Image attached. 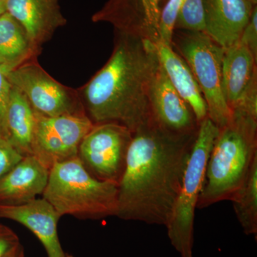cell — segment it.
<instances>
[{
  "label": "cell",
  "instance_id": "1",
  "mask_svg": "<svg viewBox=\"0 0 257 257\" xmlns=\"http://www.w3.org/2000/svg\"><path fill=\"white\" fill-rule=\"evenodd\" d=\"M197 132L173 133L152 119L133 134L118 184L116 217L166 226Z\"/></svg>",
  "mask_w": 257,
  "mask_h": 257
},
{
  "label": "cell",
  "instance_id": "2",
  "mask_svg": "<svg viewBox=\"0 0 257 257\" xmlns=\"http://www.w3.org/2000/svg\"><path fill=\"white\" fill-rule=\"evenodd\" d=\"M157 62L155 42L115 32L109 60L77 89L93 124L117 123L134 133L150 122L149 89Z\"/></svg>",
  "mask_w": 257,
  "mask_h": 257
},
{
  "label": "cell",
  "instance_id": "3",
  "mask_svg": "<svg viewBox=\"0 0 257 257\" xmlns=\"http://www.w3.org/2000/svg\"><path fill=\"white\" fill-rule=\"evenodd\" d=\"M256 160L257 118L234 109L213 145L197 208L229 200Z\"/></svg>",
  "mask_w": 257,
  "mask_h": 257
},
{
  "label": "cell",
  "instance_id": "4",
  "mask_svg": "<svg viewBox=\"0 0 257 257\" xmlns=\"http://www.w3.org/2000/svg\"><path fill=\"white\" fill-rule=\"evenodd\" d=\"M43 198L61 217L101 219L116 216L118 185L93 177L76 157L50 170Z\"/></svg>",
  "mask_w": 257,
  "mask_h": 257
},
{
  "label": "cell",
  "instance_id": "5",
  "mask_svg": "<svg viewBox=\"0 0 257 257\" xmlns=\"http://www.w3.org/2000/svg\"><path fill=\"white\" fill-rule=\"evenodd\" d=\"M219 128L209 117L199 123L180 190L166 228L171 244L180 257L193 256L194 224L206 168Z\"/></svg>",
  "mask_w": 257,
  "mask_h": 257
},
{
  "label": "cell",
  "instance_id": "6",
  "mask_svg": "<svg viewBox=\"0 0 257 257\" xmlns=\"http://www.w3.org/2000/svg\"><path fill=\"white\" fill-rule=\"evenodd\" d=\"M172 45L188 64L200 88L207 104L208 117L222 128L232 114L222 87L224 49L205 32L182 30H175Z\"/></svg>",
  "mask_w": 257,
  "mask_h": 257
},
{
  "label": "cell",
  "instance_id": "7",
  "mask_svg": "<svg viewBox=\"0 0 257 257\" xmlns=\"http://www.w3.org/2000/svg\"><path fill=\"white\" fill-rule=\"evenodd\" d=\"M6 76L37 114L46 116H86L77 89L56 80L37 60L20 66Z\"/></svg>",
  "mask_w": 257,
  "mask_h": 257
},
{
  "label": "cell",
  "instance_id": "8",
  "mask_svg": "<svg viewBox=\"0 0 257 257\" xmlns=\"http://www.w3.org/2000/svg\"><path fill=\"white\" fill-rule=\"evenodd\" d=\"M133 134L117 123L94 124L83 138L77 157L93 177L118 185L126 167Z\"/></svg>",
  "mask_w": 257,
  "mask_h": 257
},
{
  "label": "cell",
  "instance_id": "9",
  "mask_svg": "<svg viewBox=\"0 0 257 257\" xmlns=\"http://www.w3.org/2000/svg\"><path fill=\"white\" fill-rule=\"evenodd\" d=\"M93 126L87 116H46L35 112L32 155L50 170L55 164L77 157L83 138Z\"/></svg>",
  "mask_w": 257,
  "mask_h": 257
},
{
  "label": "cell",
  "instance_id": "10",
  "mask_svg": "<svg viewBox=\"0 0 257 257\" xmlns=\"http://www.w3.org/2000/svg\"><path fill=\"white\" fill-rule=\"evenodd\" d=\"M167 0H107L92 16L94 23L110 24L115 32L160 40V21Z\"/></svg>",
  "mask_w": 257,
  "mask_h": 257
},
{
  "label": "cell",
  "instance_id": "11",
  "mask_svg": "<svg viewBox=\"0 0 257 257\" xmlns=\"http://www.w3.org/2000/svg\"><path fill=\"white\" fill-rule=\"evenodd\" d=\"M257 60L242 44L224 49L222 87L231 111L241 109L257 118Z\"/></svg>",
  "mask_w": 257,
  "mask_h": 257
},
{
  "label": "cell",
  "instance_id": "12",
  "mask_svg": "<svg viewBox=\"0 0 257 257\" xmlns=\"http://www.w3.org/2000/svg\"><path fill=\"white\" fill-rule=\"evenodd\" d=\"M149 101L152 120L159 126L176 133L197 132L195 115L176 91L159 59L150 82Z\"/></svg>",
  "mask_w": 257,
  "mask_h": 257
},
{
  "label": "cell",
  "instance_id": "13",
  "mask_svg": "<svg viewBox=\"0 0 257 257\" xmlns=\"http://www.w3.org/2000/svg\"><path fill=\"white\" fill-rule=\"evenodd\" d=\"M0 218L17 221L30 230L43 245L47 257H67L57 231L61 216L44 198L20 205H0Z\"/></svg>",
  "mask_w": 257,
  "mask_h": 257
},
{
  "label": "cell",
  "instance_id": "14",
  "mask_svg": "<svg viewBox=\"0 0 257 257\" xmlns=\"http://www.w3.org/2000/svg\"><path fill=\"white\" fill-rule=\"evenodd\" d=\"M60 0H7L6 12L21 24L33 45L42 50L59 28L67 23Z\"/></svg>",
  "mask_w": 257,
  "mask_h": 257
},
{
  "label": "cell",
  "instance_id": "15",
  "mask_svg": "<svg viewBox=\"0 0 257 257\" xmlns=\"http://www.w3.org/2000/svg\"><path fill=\"white\" fill-rule=\"evenodd\" d=\"M204 5L205 33L224 49L239 42L256 6L249 0H204Z\"/></svg>",
  "mask_w": 257,
  "mask_h": 257
},
{
  "label": "cell",
  "instance_id": "16",
  "mask_svg": "<svg viewBox=\"0 0 257 257\" xmlns=\"http://www.w3.org/2000/svg\"><path fill=\"white\" fill-rule=\"evenodd\" d=\"M50 170L33 155L24 157L0 179V205H20L42 195Z\"/></svg>",
  "mask_w": 257,
  "mask_h": 257
},
{
  "label": "cell",
  "instance_id": "17",
  "mask_svg": "<svg viewBox=\"0 0 257 257\" xmlns=\"http://www.w3.org/2000/svg\"><path fill=\"white\" fill-rule=\"evenodd\" d=\"M155 43L161 65L176 91L190 106L199 124L208 116L207 106L188 64L172 45L160 40Z\"/></svg>",
  "mask_w": 257,
  "mask_h": 257
},
{
  "label": "cell",
  "instance_id": "18",
  "mask_svg": "<svg viewBox=\"0 0 257 257\" xmlns=\"http://www.w3.org/2000/svg\"><path fill=\"white\" fill-rule=\"evenodd\" d=\"M42 50L33 45L21 24L8 12L0 16V67L5 74L37 60Z\"/></svg>",
  "mask_w": 257,
  "mask_h": 257
},
{
  "label": "cell",
  "instance_id": "19",
  "mask_svg": "<svg viewBox=\"0 0 257 257\" xmlns=\"http://www.w3.org/2000/svg\"><path fill=\"white\" fill-rule=\"evenodd\" d=\"M35 112L28 99L12 85L7 126L11 145L23 157L32 155Z\"/></svg>",
  "mask_w": 257,
  "mask_h": 257
},
{
  "label": "cell",
  "instance_id": "20",
  "mask_svg": "<svg viewBox=\"0 0 257 257\" xmlns=\"http://www.w3.org/2000/svg\"><path fill=\"white\" fill-rule=\"evenodd\" d=\"M232 202L236 218L246 235H257V160L247 177L233 193Z\"/></svg>",
  "mask_w": 257,
  "mask_h": 257
},
{
  "label": "cell",
  "instance_id": "21",
  "mask_svg": "<svg viewBox=\"0 0 257 257\" xmlns=\"http://www.w3.org/2000/svg\"><path fill=\"white\" fill-rule=\"evenodd\" d=\"M204 0H184L176 18L175 30L205 32Z\"/></svg>",
  "mask_w": 257,
  "mask_h": 257
},
{
  "label": "cell",
  "instance_id": "22",
  "mask_svg": "<svg viewBox=\"0 0 257 257\" xmlns=\"http://www.w3.org/2000/svg\"><path fill=\"white\" fill-rule=\"evenodd\" d=\"M184 0H167L161 13L160 40L172 45L177 13Z\"/></svg>",
  "mask_w": 257,
  "mask_h": 257
},
{
  "label": "cell",
  "instance_id": "23",
  "mask_svg": "<svg viewBox=\"0 0 257 257\" xmlns=\"http://www.w3.org/2000/svg\"><path fill=\"white\" fill-rule=\"evenodd\" d=\"M11 89L12 84L4 71L0 67V139L8 141H9V138L7 126V116Z\"/></svg>",
  "mask_w": 257,
  "mask_h": 257
},
{
  "label": "cell",
  "instance_id": "24",
  "mask_svg": "<svg viewBox=\"0 0 257 257\" xmlns=\"http://www.w3.org/2000/svg\"><path fill=\"white\" fill-rule=\"evenodd\" d=\"M23 157L9 141L0 139V179Z\"/></svg>",
  "mask_w": 257,
  "mask_h": 257
},
{
  "label": "cell",
  "instance_id": "25",
  "mask_svg": "<svg viewBox=\"0 0 257 257\" xmlns=\"http://www.w3.org/2000/svg\"><path fill=\"white\" fill-rule=\"evenodd\" d=\"M239 42L244 45L257 60V5L253 8L249 21L240 37Z\"/></svg>",
  "mask_w": 257,
  "mask_h": 257
},
{
  "label": "cell",
  "instance_id": "26",
  "mask_svg": "<svg viewBox=\"0 0 257 257\" xmlns=\"http://www.w3.org/2000/svg\"><path fill=\"white\" fill-rule=\"evenodd\" d=\"M20 245V239L8 226L0 224V257H7Z\"/></svg>",
  "mask_w": 257,
  "mask_h": 257
},
{
  "label": "cell",
  "instance_id": "27",
  "mask_svg": "<svg viewBox=\"0 0 257 257\" xmlns=\"http://www.w3.org/2000/svg\"><path fill=\"white\" fill-rule=\"evenodd\" d=\"M7 257H25V251L22 245L20 244L16 249Z\"/></svg>",
  "mask_w": 257,
  "mask_h": 257
},
{
  "label": "cell",
  "instance_id": "28",
  "mask_svg": "<svg viewBox=\"0 0 257 257\" xmlns=\"http://www.w3.org/2000/svg\"><path fill=\"white\" fill-rule=\"evenodd\" d=\"M5 12H6L5 3H3V2H0V16H1L2 15L4 14Z\"/></svg>",
  "mask_w": 257,
  "mask_h": 257
},
{
  "label": "cell",
  "instance_id": "29",
  "mask_svg": "<svg viewBox=\"0 0 257 257\" xmlns=\"http://www.w3.org/2000/svg\"><path fill=\"white\" fill-rule=\"evenodd\" d=\"M249 1L251 2L253 5H257V0H249Z\"/></svg>",
  "mask_w": 257,
  "mask_h": 257
},
{
  "label": "cell",
  "instance_id": "30",
  "mask_svg": "<svg viewBox=\"0 0 257 257\" xmlns=\"http://www.w3.org/2000/svg\"><path fill=\"white\" fill-rule=\"evenodd\" d=\"M67 257H74V256H72V255L67 254Z\"/></svg>",
  "mask_w": 257,
  "mask_h": 257
},
{
  "label": "cell",
  "instance_id": "31",
  "mask_svg": "<svg viewBox=\"0 0 257 257\" xmlns=\"http://www.w3.org/2000/svg\"><path fill=\"white\" fill-rule=\"evenodd\" d=\"M6 1L7 0H0V2H3V3H5Z\"/></svg>",
  "mask_w": 257,
  "mask_h": 257
}]
</instances>
